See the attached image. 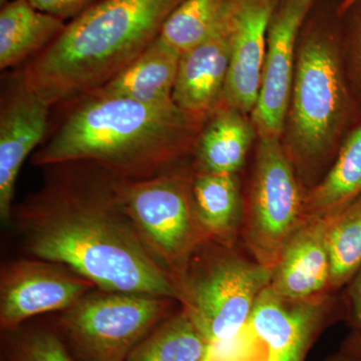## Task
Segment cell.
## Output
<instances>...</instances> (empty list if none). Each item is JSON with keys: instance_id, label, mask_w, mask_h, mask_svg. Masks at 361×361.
I'll return each mask as SVG.
<instances>
[{"instance_id": "obj_1", "label": "cell", "mask_w": 361, "mask_h": 361, "mask_svg": "<svg viewBox=\"0 0 361 361\" xmlns=\"http://www.w3.org/2000/svg\"><path fill=\"white\" fill-rule=\"evenodd\" d=\"M44 182L11 221L28 257L59 263L104 291L178 301L174 279L123 210L116 178L85 161L47 166Z\"/></svg>"}, {"instance_id": "obj_2", "label": "cell", "mask_w": 361, "mask_h": 361, "mask_svg": "<svg viewBox=\"0 0 361 361\" xmlns=\"http://www.w3.org/2000/svg\"><path fill=\"white\" fill-rule=\"evenodd\" d=\"M56 108L61 115L32 154L33 165L85 161L120 180L149 179L191 160L206 121L174 101L87 94Z\"/></svg>"}, {"instance_id": "obj_3", "label": "cell", "mask_w": 361, "mask_h": 361, "mask_svg": "<svg viewBox=\"0 0 361 361\" xmlns=\"http://www.w3.org/2000/svg\"><path fill=\"white\" fill-rule=\"evenodd\" d=\"M341 2L314 0L297 42L280 141L306 192L326 175L342 142L361 120V104L342 58Z\"/></svg>"}, {"instance_id": "obj_4", "label": "cell", "mask_w": 361, "mask_h": 361, "mask_svg": "<svg viewBox=\"0 0 361 361\" xmlns=\"http://www.w3.org/2000/svg\"><path fill=\"white\" fill-rule=\"evenodd\" d=\"M183 1L102 0L16 73L51 108L85 96L139 58Z\"/></svg>"}, {"instance_id": "obj_5", "label": "cell", "mask_w": 361, "mask_h": 361, "mask_svg": "<svg viewBox=\"0 0 361 361\" xmlns=\"http://www.w3.org/2000/svg\"><path fill=\"white\" fill-rule=\"evenodd\" d=\"M272 272L237 247L204 241L176 277L178 302L211 346L238 336Z\"/></svg>"}, {"instance_id": "obj_6", "label": "cell", "mask_w": 361, "mask_h": 361, "mask_svg": "<svg viewBox=\"0 0 361 361\" xmlns=\"http://www.w3.org/2000/svg\"><path fill=\"white\" fill-rule=\"evenodd\" d=\"M243 182L241 240L247 253L271 272L305 219L304 189L279 137H258Z\"/></svg>"}, {"instance_id": "obj_7", "label": "cell", "mask_w": 361, "mask_h": 361, "mask_svg": "<svg viewBox=\"0 0 361 361\" xmlns=\"http://www.w3.org/2000/svg\"><path fill=\"white\" fill-rule=\"evenodd\" d=\"M192 170L191 159L149 179L116 178L123 210L145 245L174 281L192 254L206 241L192 202Z\"/></svg>"}, {"instance_id": "obj_8", "label": "cell", "mask_w": 361, "mask_h": 361, "mask_svg": "<svg viewBox=\"0 0 361 361\" xmlns=\"http://www.w3.org/2000/svg\"><path fill=\"white\" fill-rule=\"evenodd\" d=\"M179 306L167 297L96 288L61 312L59 326L85 361H125Z\"/></svg>"}, {"instance_id": "obj_9", "label": "cell", "mask_w": 361, "mask_h": 361, "mask_svg": "<svg viewBox=\"0 0 361 361\" xmlns=\"http://www.w3.org/2000/svg\"><path fill=\"white\" fill-rule=\"evenodd\" d=\"M96 288L59 263L32 257L8 261L0 270V326L13 331L33 316L63 312Z\"/></svg>"}, {"instance_id": "obj_10", "label": "cell", "mask_w": 361, "mask_h": 361, "mask_svg": "<svg viewBox=\"0 0 361 361\" xmlns=\"http://www.w3.org/2000/svg\"><path fill=\"white\" fill-rule=\"evenodd\" d=\"M338 319L345 320L342 295L291 301L268 286L256 301L247 327L270 361H305L323 330Z\"/></svg>"}, {"instance_id": "obj_11", "label": "cell", "mask_w": 361, "mask_h": 361, "mask_svg": "<svg viewBox=\"0 0 361 361\" xmlns=\"http://www.w3.org/2000/svg\"><path fill=\"white\" fill-rule=\"evenodd\" d=\"M313 1L280 0L271 18L260 90L251 114L258 137H281L295 73L299 32Z\"/></svg>"}, {"instance_id": "obj_12", "label": "cell", "mask_w": 361, "mask_h": 361, "mask_svg": "<svg viewBox=\"0 0 361 361\" xmlns=\"http://www.w3.org/2000/svg\"><path fill=\"white\" fill-rule=\"evenodd\" d=\"M51 109L18 73L6 78L0 104V218L4 224L11 221L20 169L49 132Z\"/></svg>"}, {"instance_id": "obj_13", "label": "cell", "mask_w": 361, "mask_h": 361, "mask_svg": "<svg viewBox=\"0 0 361 361\" xmlns=\"http://www.w3.org/2000/svg\"><path fill=\"white\" fill-rule=\"evenodd\" d=\"M231 9L229 0L212 32L180 54L173 101L202 120L224 103L231 63Z\"/></svg>"}, {"instance_id": "obj_14", "label": "cell", "mask_w": 361, "mask_h": 361, "mask_svg": "<svg viewBox=\"0 0 361 361\" xmlns=\"http://www.w3.org/2000/svg\"><path fill=\"white\" fill-rule=\"evenodd\" d=\"M331 217L305 218L287 242L271 274V290L291 301H311L334 293L329 233Z\"/></svg>"}, {"instance_id": "obj_15", "label": "cell", "mask_w": 361, "mask_h": 361, "mask_svg": "<svg viewBox=\"0 0 361 361\" xmlns=\"http://www.w3.org/2000/svg\"><path fill=\"white\" fill-rule=\"evenodd\" d=\"M280 0H232L231 63L224 104L252 114L257 102L271 18Z\"/></svg>"}, {"instance_id": "obj_16", "label": "cell", "mask_w": 361, "mask_h": 361, "mask_svg": "<svg viewBox=\"0 0 361 361\" xmlns=\"http://www.w3.org/2000/svg\"><path fill=\"white\" fill-rule=\"evenodd\" d=\"M257 139L250 114L223 103L206 118L192 163L204 172L242 174Z\"/></svg>"}, {"instance_id": "obj_17", "label": "cell", "mask_w": 361, "mask_h": 361, "mask_svg": "<svg viewBox=\"0 0 361 361\" xmlns=\"http://www.w3.org/2000/svg\"><path fill=\"white\" fill-rule=\"evenodd\" d=\"M241 175L204 172L193 166L190 182L192 202L197 220L208 241L237 247L244 216Z\"/></svg>"}, {"instance_id": "obj_18", "label": "cell", "mask_w": 361, "mask_h": 361, "mask_svg": "<svg viewBox=\"0 0 361 361\" xmlns=\"http://www.w3.org/2000/svg\"><path fill=\"white\" fill-rule=\"evenodd\" d=\"M180 59L179 52L157 37L125 70L89 94L125 97L142 103L173 101Z\"/></svg>"}, {"instance_id": "obj_19", "label": "cell", "mask_w": 361, "mask_h": 361, "mask_svg": "<svg viewBox=\"0 0 361 361\" xmlns=\"http://www.w3.org/2000/svg\"><path fill=\"white\" fill-rule=\"evenodd\" d=\"M66 21L28 0L7 1L0 11V70L20 66L40 54L65 30Z\"/></svg>"}, {"instance_id": "obj_20", "label": "cell", "mask_w": 361, "mask_h": 361, "mask_svg": "<svg viewBox=\"0 0 361 361\" xmlns=\"http://www.w3.org/2000/svg\"><path fill=\"white\" fill-rule=\"evenodd\" d=\"M361 196V120L349 133L329 172L306 192L305 218L334 217Z\"/></svg>"}, {"instance_id": "obj_21", "label": "cell", "mask_w": 361, "mask_h": 361, "mask_svg": "<svg viewBox=\"0 0 361 361\" xmlns=\"http://www.w3.org/2000/svg\"><path fill=\"white\" fill-rule=\"evenodd\" d=\"M210 346L180 306L152 330L125 361H202Z\"/></svg>"}, {"instance_id": "obj_22", "label": "cell", "mask_w": 361, "mask_h": 361, "mask_svg": "<svg viewBox=\"0 0 361 361\" xmlns=\"http://www.w3.org/2000/svg\"><path fill=\"white\" fill-rule=\"evenodd\" d=\"M229 0H185L170 14L158 37L183 54L200 44L219 23Z\"/></svg>"}, {"instance_id": "obj_23", "label": "cell", "mask_w": 361, "mask_h": 361, "mask_svg": "<svg viewBox=\"0 0 361 361\" xmlns=\"http://www.w3.org/2000/svg\"><path fill=\"white\" fill-rule=\"evenodd\" d=\"M329 244L332 291L338 293L361 265V196L331 217Z\"/></svg>"}, {"instance_id": "obj_24", "label": "cell", "mask_w": 361, "mask_h": 361, "mask_svg": "<svg viewBox=\"0 0 361 361\" xmlns=\"http://www.w3.org/2000/svg\"><path fill=\"white\" fill-rule=\"evenodd\" d=\"M11 334L7 343V355L11 361H73L65 344L56 334L35 329Z\"/></svg>"}, {"instance_id": "obj_25", "label": "cell", "mask_w": 361, "mask_h": 361, "mask_svg": "<svg viewBox=\"0 0 361 361\" xmlns=\"http://www.w3.org/2000/svg\"><path fill=\"white\" fill-rule=\"evenodd\" d=\"M341 51L344 66L356 97L361 104V0L339 8Z\"/></svg>"}, {"instance_id": "obj_26", "label": "cell", "mask_w": 361, "mask_h": 361, "mask_svg": "<svg viewBox=\"0 0 361 361\" xmlns=\"http://www.w3.org/2000/svg\"><path fill=\"white\" fill-rule=\"evenodd\" d=\"M32 6L61 20H73L102 0H28Z\"/></svg>"}, {"instance_id": "obj_27", "label": "cell", "mask_w": 361, "mask_h": 361, "mask_svg": "<svg viewBox=\"0 0 361 361\" xmlns=\"http://www.w3.org/2000/svg\"><path fill=\"white\" fill-rule=\"evenodd\" d=\"M344 307H345V322L350 329L361 327V265L355 274L343 288L342 292Z\"/></svg>"}, {"instance_id": "obj_28", "label": "cell", "mask_w": 361, "mask_h": 361, "mask_svg": "<svg viewBox=\"0 0 361 361\" xmlns=\"http://www.w3.org/2000/svg\"><path fill=\"white\" fill-rule=\"evenodd\" d=\"M339 350L361 361V327L351 330L348 336L342 342Z\"/></svg>"}, {"instance_id": "obj_29", "label": "cell", "mask_w": 361, "mask_h": 361, "mask_svg": "<svg viewBox=\"0 0 361 361\" xmlns=\"http://www.w3.org/2000/svg\"><path fill=\"white\" fill-rule=\"evenodd\" d=\"M326 360L329 361H360L345 355V353H342L341 350L337 351L334 355L329 356Z\"/></svg>"}, {"instance_id": "obj_30", "label": "cell", "mask_w": 361, "mask_h": 361, "mask_svg": "<svg viewBox=\"0 0 361 361\" xmlns=\"http://www.w3.org/2000/svg\"><path fill=\"white\" fill-rule=\"evenodd\" d=\"M245 361H270L269 358H268L267 355H266L265 349H263L262 353L260 350L258 351L255 355H252L251 357H249L248 360Z\"/></svg>"}, {"instance_id": "obj_31", "label": "cell", "mask_w": 361, "mask_h": 361, "mask_svg": "<svg viewBox=\"0 0 361 361\" xmlns=\"http://www.w3.org/2000/svg\"><path fill=\"white\" fill-rule=\"evenodd\" d=\"M355 1V0H342L341 6H339V8H343V7L348 6V4H350L351 2Z\"/></svg>"}, {"instance_id": "obj_32", "label": "cell", "mask_w": 361, "mask_h": 361, "mask_svg": "<svg viewBox=\"0 0 361 361\" xmlns=\"http://www.w3.org/2000/svg\"><path fill=\"white\" fill-rule=\"evenodd\" d=\"M7 1H8V0H0V4H1L2 6L4 4H6Z\"/></svg>"}, {"instance_id": "obj_33", "label": "cell", "mask_w": 361, "mask_h": 361, "mask_svg": "<svg viewBox=\"0 0 361 361\" xmlns=\"http://www.w3.org/2000/svg\"><path fill=\"white\" fill-rule=\"evenodd\" d=\"M208 351H209V350H208ZM207 355H208V353H207ZM202 361H207V355H206V357H205V358H204V360H202Z\"/></svg>"}, {"instance_id": "obj_34", "label": "cell", "mask_w": 361, "mask_h": 361, "mask_svg": "<svg viewBox=\"0 0 361 361\" xmlns=\"http://www.w3.org/2000/svg\"><path fill=\"white\" fill-rule=\"evenodd\" d=\"M324 361H329V360H325Z\"/></svg>"}]
</instances>
